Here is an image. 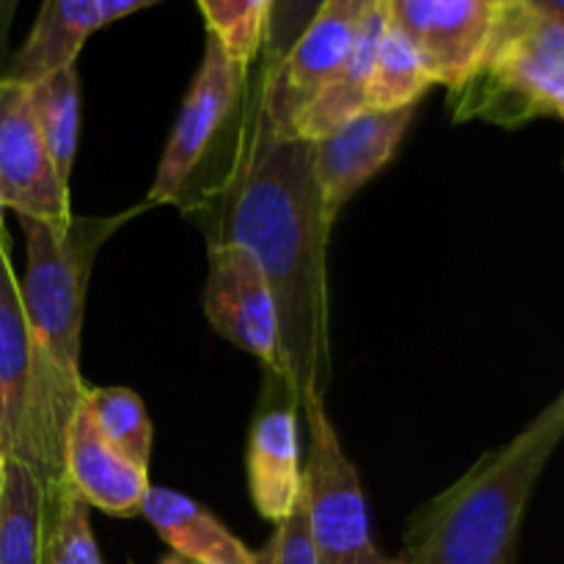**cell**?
Returning a JSON list of instances; mask_svg holds the SVG:
<instances>
[{
  "mask_svg": "<svg viewBox=\"0 0 564 564\" xmlns=\"http://www.w3.org/2000/svg\"><path fill=\"white\" fill-rule=\"evenodd\" d=\"M240 147V163L226 185V237L248 248L262 268L281 328L286 389L301 397L323 391L325 240L314 182V143L281 138L268 124L259 99Z\"/></svg>",
  "mask_w": 564,
  "mask_h": 564,
  "instance_id": "cell-1",
  "label": "cell"
},
{
  "mask_svg": "<svg viewBox=\"0 0 564 564\" xmlns=\"http://www.w3.org/2000/svg\"><path fill=\"white\" fill-rule=\"evenodd\" d=\"M143 207L113 218H72L64 226L20 218L25 235L20 295L33 358L31 468L44 490L61 479L66 427L88 389L80 375V336L94 259L102 242Z\"/></svg>",
  "mask_w": 564,
  "mask_h": 564,
  "instance_id": "cell-2",
  "label": "cell"
},
{
  "mask_svg": "<svg viewBox=\"0 0 564 564\" xmlns=\"http://www.w3.org/2000/svg\"><path fill=\"white\" fill-rule=\"evenodd\" d=\"M564 438V391L413 516L405 564H512L529 496Z\"/></svg>",
  "mask_w": 564,
  "mask_h": 564,
  "instance_id": "cell-3",
  "label": "cell"
},
{
  "mask_svg": "<svg viewBox=\"0 0 564 564\" xmlns=\"http://www.w3.org/2000/svg\"><path fill=\"white\" fill-rule=\"evenodd\" d=\"M449 102L460 121L516 127L534 116L564 119V28L534 14L527 0H499L488 53Z\"/></svg>",
  "mask_w": 564,
  "mask_h": 564,
  "instance_id": "cell-4",
  "label": "cell"
},
{
  "mask_svg": "<svg viewBox=\"0 0 564 564\" xmlns=\"http://www.w3.org/2000/svg\"><path fill=\"white\" fill-rule=\"evenodd\" d=\"M301 405L308 424L303 494L317 564H405L402 556H386L375 545L361 479L325 413L323 391H306Z\"/></svg>",
  "mask_w": 564,
  "mask_h": 564,
  "instance_id": "cell-5",
  "label": "cell"
},
{
  "mask_svg": "<svg viewBox=\"0 0 564 564\" xmlns=\"http://www.w3.org/2000/svg\"><path fill=\"white\" fill-rule=\"evenodd\" d=\"M367 6L369 0H325L297 42L270 66L259 99L275 132L345 69Z\"/></svg>",
  "mask_w": 564,
  "mask_h": 564,
  "instance_id": "cell-6",
  "label": "cell"
},
{
  "mask_svg": "<svg viewBox=\"0 0 564 564\" xmlns=\"http://www.w3.org/2000/svg\"><path fill=\"white\" fill-rule=\"evenodd\" d=\"M204 314L224 339L259 358L264 369L284 383L279 308L262 268L248 248L229 240L209 242Z\"/></svg>",
  "mask_w": 564,
  "mask_h": 564,
  "instance_id": "cell-7",
  "label": "cell"
},
{
  "mask_svg": "<svg viewBox=\"0 0 564 564\" xmlns=\"http://www.w3.org/2000/svg\"><path fill=\"white\" fill-rule=\"evenodd\" d=\"M242 80H246V75H240L235 64L226 58L220 44L213 36H207L202 66H198L196 77L187 88V97L163 149L158 176H154V185L147 196V207L180 202L182 191L207 154L209 143L229 121L231 110L240 99Z\"/></svg>",
  "mask_w": 564,
  "mask_h": 564,
  "instance_id": "cell-8",
  "label": "cell"
},
{
  "mask_svg": "<svg viewBox=\"0 0 564 564\" xmlns=\"http://www.w3.org/2000/svg\"><path fill=\"white\" fill-rule=\"evenodd\" d=\"M0 207L53 226L72 220L69 185L50 160L28 88L9 77H0Z\"/></svg>",
  "mask_w": 564,
  "mask_h": 564,
  "instance_id": "cell-9",
  "label": "cell"
},
{
  "mask_svg": "<svg viewBox=\"0 0 564 564\" xmlns=\"http://www.w3.org/2000/svg\"><path fill=\"white\" fill-rule=\"evenodd\" d=\"M499 0H389L391 22L416 44L433 83L457 91L477 75Z\"/></svg>",
  "mask_w": 564,
  "mask_h": 564,
  "instance_id": "cell-10",
  "label": "cell"
},
{
  "mask_svg": "<svg viewBox=\"0 0 564 564\" xmlns=\"http://www.w3.org/2000/svg\"><path fill=\"white\" fill-rule=\"evenodd\" d=\"M413 121V108L364 110L314 143V182L325 229L336 224L345 204L394 160Z\"/></svg>",
  "mask_w": 564,
  "mask_h": 564,
  "instance_id": "cell-11",
  "label": "cell"
},
{
  "mask_svg": "<svg viewBox=\"0 0 564 564\" xmlns=\"http://www.w3.org/2000/svg\"><path fill=\"white\" fill-rule=\"evenodd\" d=\"M61 479L88 507L116 518L141 516L149 485L147 468L116 449L94 424L86 405H77L64 435V471Z\"/></svg>",
  "mask_w": 564,
  "mask_h": 564,
  "instance_id": "cell-12",
  "label": "cell"
},
{
  "mask_svg": "<svg viewBox=\"0 0 564 564\" xmlns=\"http://www.w3.org/2000/svg\"><path fill=\"white\" fill-rule=\"evenodd\" d=\"M33 358L20 281L0 231V457L31 466Z\"/></svg>",
  "mask_w": 564,
  "mask_h": 564,
  "instance_id": "cell-13",
  "label": "cell"
},
{
  "mask_svg": "<svg viewBox=\"0 0 564 564\" xmlns=\"http://www.w3.org/2000/svg\"><path fill=\"white\" fill-rule=\"evenodd\" d=\"M389 0H369L345 69L279 132L281 138L317 143L350 119L361 116L364 110H369V80H372L378 44L389 25Z\"/></svg>",
  "mask_w": 564,
  "mask_h": 564,
  "instance_id": "cell-14",
  "label": "cell"
},
{
  "mask_svg": "<svg viewBox=\"0 0 564 564\" xmlns=\"http://www.w3.org/2000/svg\"><path fill=\"white\" fill-rule=\"evenodd\" d=\"M248 488L259 516L279 527L303 488L295 405L264 408L248 438Z\"/></svg>",
  "mask_w": 564,
  "mask_h": 564,
  "instance_id": "cell-15",
  "label": "cell"
},
{
  "mask_svg": "<svg viewBox=\"0 0 564 564\" xmlns=\"http://www.w3.org/2000/svg\"><path fill=\"white\" fill-rule=\"evenodd\" d=\"M105 25H110L108 0H47L6 77L31 88L33 83L75 66L86 39Z\"/></svg>",
  "mask_w": 564,
  "mask_h": 564,
  "instance_id": "cell-16",
  "label": "cell"
},
{
  "mask_svg": "<svg viewBox=\"0 0 564 564\" xmlns=\"http://www.w3.org/2000/svg\"><path fill=\"white\" fill-rule=\"evenodd\" d=\"M141 516L176 556L196 564H257V551L237 540L198 501L169 488H149Z\"/></svg>",
  "mask_w": 564,
  "mask_h": 564,
  "instance_id": "cell-17",
  "label": "cell"
},
{
  "mask_svg": "<svg viewBox=\"0 0 564 564\" xmlns=\"http://www.w3.org/2000/svg\"><path fill=\"white\" fill-rule=\"evenodd\" d=\"M47 490L31 466L6 460L0 488V564H42Z\"/></svg>",
  "mask_w": 564,
  "mask_h": 564,
  "instance_id": "cell-18",
  "label": "cell"
},
{
  "mask_svg": "<svg viewBox=\"0 0 564 564\" xmlns=\"http://www.w3.org/2000/svg\"><path fill=\"white\" fill-rule=\"evenodd\" d=\"M28 97H31L33 119L42 132L50 160H53L61 182L69 185L77 141H80V77H77V69L66 66L55 75L33 83L28 88Z\"/></svg>",
  "mask_w": 564,
  "mask_h": 564,
  "instance_id": "cell-19",
  "label": "cell"
},
{
  "mask_svg": "<svg viewBox=\"0 0 564 564\" xmlns=\"http://www.w3.org/2000/svg\"><path fill=\"white\" fill-rule=\"evenodd\" d=\"M430 86H433V77H430L416 44L389 17V25L378 44L372 80H369V110L413 108Z\"/></svg>",
  "mask_w": 564,
  "mask_h": 564,
  "instance_id": "cell-20",
  "label": "cell"
},
{
  "mask_svg": "<svg viewBox=\"0 0 564 564\" xmlns=\"http://www.w3.org/2000/svg\"><path fill=\"white\" fill-rule=\"evenodd\" d=\"M198 11L204 14L209 36L220 44L235 69L246 75L251 61L268 42L275 3L270 0H198Z\"/></svg>",
  "mask_w": 564,
  "mask_h": 564,
  "instance_id": "cell-21",
  "label": "cell"
},
{
  "mask_svg": "<svg viewBox=\"0 0 564 564\" xmlns=\"http://www.w3.org/2000/svg\"><path fill=\"white\" fill-rule=\"evenodd\" d=\"M91 507L64 482L47 490L42 564H105L88 521Z\"/></svg>",
  "mask_w": 564,
  "mask_h": 564,
  "instance_id": "cell-22",
  "label": "cell"
},
{
  "mask_svg": "<svg viewBox=\"0 0 564 564\" xmlns=\"http://www.w3.org/2000/svg\"><path fill=\"white\" fill-rule=\"evenodd\" d=\"M83 405L91 413L99 433L110 441L119 452H124L138 466L149 468L152 457L154 430L141 397L132 389L110 386V389H86Z\"/></svg>",
  "mask_w": 564,
  "mask_h": 564,
  "instance_id": "cell-23",
  "label": "cell"
},
{
  "mask_svg": "<svg viewBox=\"0 0 564 564\" xmlns=\"http://www.w3.org/2000/svg\"><path fill=\"white\" fill-rule=\"evenodd\" d=\"M273 564H317V551L312 543V529H308V507L306 494L297 496L295 510L279 523L273 538Z\"/></svg>",
  "mask_w": 564,
  "mask_h": 564,
  "instance_id": "cell-24",
  "label": "cell"
},
{
  "mask_svg": "<svg viewBox=\"0 0 564 564\" xmlns=\"http://www.w3.org/2000/svg\"><path fill=\"white\" fill-rule=\"evenodd\" d=\"M527 3L532 6L534 14H540L543 20L564 28V0H527Z\"/></svg>",
  "mask_w": 564,
  "mask_h": 564,
  "instance_id": "cell-25",
  "label": "cell"
},
{
  "mask_svg": "<svg viewBox=\"0 0 564 564\" xmlns=\"http://www.w3.org/2000/svg\"><path fill=\"white\" fill-rule=\"evenodd\" d=\"M257 564H273V540H268L262 551L257 554Z\"/></svg>",
  "mask_w": 564,
  "mask_h": 564,
  "instance_id": "cell-26",
  "label": "cell"
},
{
  "mask_svg": "<svg viewBox=\"0 0 564 564\" xmlns=\"http://www.w3.org/2000/svg\"><path fill=\"white\" fill-rule=\"evenodd\" d=\"M160 564H196V562H187V560H182V556L171 554V556H165V560L160 562Z\"/></svg>",
  "mask_w": 564,
  "mask_h": 564,
  "instance_id": "cell-27",
  "label": "cell"
},
{
  "mask_svg": "<svg viewBox=\"0 0 564 564\" xmlns=\"http://www.w3.org/2000/svg\"><path fill=\"white\" fill-rule=\"evenodd\" d=\"M3 466H6V460L0 457V488H3Z\"/></svg>",
  "mask_w": 564,
  "mask_h": 564,
  "instance_id": "cell-28",
  "label": "cell"
},
{
  "mask_svg": "<svg viewBox=\"0 0 564 564\" xmlns=\"http://www.w3.org/2000/svg\"><path fill=\"white\" fill-rule=\"evenodd\" d=\"M0 209H3V207H0Z\"/></svg>",
  "mask_w": 564,
  "mask_h": 564,
  "instance_id": "cell-29",
  "label": "cell"
}]
</instances>
